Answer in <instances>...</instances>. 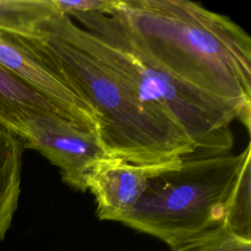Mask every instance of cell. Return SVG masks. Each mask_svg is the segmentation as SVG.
Wrapping results in <instances>:
<instances>
[{"label": "cell", "instance_id": "obj_1", "mask_svg": "<svg viewBox=\"0 0 251 251\" xmlns=\"http://www.w3.org/2000/svg\"><path fill=\"white\" fill-rule=\"evenodd\" d=\"M108 15L168 73L250 110L251 38L229 18L186 0H119Z\"/></svg>", "mask_w": 251, "mask_h": 251}, {"label": "cell", "instance_id": "obj_2", "mask_svg": "<svg viewBox=\"0 0 251 251\" xmlns=\"http://www.w3.org/2000/svg\"><path fill=\"white\" fill-rule=\"evenodd\" d=\"M4 33L54 72L88 106L110 157L154 165L194 155L193 143L170 114L143 99L76 44L58 26L54 16L31 34Z\"/></svg>", "mask_w": 251, "mask_h": 251}, {"label": "cell", "instance_id": "obj_3", "mask_svg": "<svg viewBox=\"0 0 251 251\" xmlns=\"http://www.w3.org/2000/svg\"><path fill=\"white\" fill-rule=\"evenodd\" d=\"M54 21L143 99L170 114L195 147L191 158L228 154L233 146L230 125L235 120L250 129V110L200 91L168 73L136 48L110 15L57 14Z\"/></svg>", "mask_w": 251, "mask_h": 251}, {"label": "cell", "instance_id": "obj_4", "mask_svg": "<svg viewBox=\"0 0 251 251\" xmlns=\"http://www.w3.org/2000/svg\"><path fill=\"white\" fill-rule=\"evenodd\" d=\"M185 158L148 179L144 192L120 222L166 243L170 249L224 224L227 197L250 154Z\"/></svg>", "mask_w": 251, "mask_h": 251}, {"label": "cell", "instance_id": "obj_5", "mask_svg": "<svg viewBox=\"0 0 251 251\" xmlns=\"http://www.w3.org/2000/svg\"><path fill=\"white\" fill-rule=\"evenodd\" d=\"M22 141L24 148L36 150L58 167L63 181L81 192L86 190L84 177L92 165L109 156L96 131L55 114L30 113Z\"/></svg>", "mask_w": 251, "mask_h": 251}, {"label": "cell", "instance_id": "obj_6", "mask_svg": "<svg viewBox=\"0 0 251 251\" xmlns=\"http://www.w3.org/2000/svg\"><path fill=\"white\" fill-rule=\"evenodd\" d=\"M181 162L182 159H177L137 165L110 156L98 160L84 177L86 190L95 198L97 218L120 223L136 205L151 176L177 167Z\"/></svg>", "mask_w": 251, "mask_h": 251}, {"label": "cell", "instance_id": "obj_7", "mask_svg": "<svg viewBox=\"0 0 251 251\" xmlns=\"http://www.w3.org/2000/svg\"><path fill=\"white\" fill-rule=\"evenodd\" d=\"M0 64L59 107L76 126L97 132V122L88 106L54 72L2 31Z\"/></svg>", "mask_w": 251, "mask_h": 251}, {"label": "cell", "instance_id": "obj_8", "mask_svg": "<svg viewBox=\"0 0 251 251\" xmlns=\"http://www.w3.org/2000/svg\"><path fill=\"white\" fill-rule=\"evenodd\" d=\"M34 112L55 114L74 123L59 107L0 64V126L23 140L25 120Z\"/></svg>", "mask_w": 251, "mask_h": 251}, {"label": "cell", "instance_id": "obj_9", "mask_svg": "<svg viewBox=\"0 0 251 251\" xmlns=\"http://www.w3.org/2000/svg\"><path fill=\"white\" fill-rule=\"evenodd\" d=\"M23 150V141L0 126V243L18 209Z\"/></svg>", "mask_w": 251, "mask_h": 251}, {"label": "cell", "instance_id": "obj_10", "mask_svg": "<svg viewBox=\"0 0 251 251\" xmlns=\"http://www.w3.org/2000/svg\"><path fill=\"white\" fill-rule=\"evenodd\" d=\"M57 14L53 0H0V30L31 34Z\"/></svg>", "mask_w": 251, "mask_h": 251}, {"label": "cell", "instance_id": "obj_11", "mask_svg": "<svg viewBox=\"0 0 251 251\" xmlns=\"http://www.w3.org/2000/svg\"><path fill=\"white\" fill-rule=\"evenodd\" d=\"M224 226L234 234L251 240V155H247L227 197Z\"/></svg>", "mask_w": 251, "mask_h": 251}, {"label": "cell", "instance_id": "obj_12", "mask_svg": "<svg viewBox=\"0 0 251 251\" xmlns=\"http://www.w3.org/2000/svg\"><path fill=\"white\" fill-rule=\"evenodd\" d=\"M171 251H251V240L234 234L221 225Z\"/></svg>", "mask_w": 251, "mask_h": 251}, {"label": "cell", "instance_id": "obj_13", "mask_svg": "<svg viewBox=\"0 0 251 251\" xmlns=\"http://www.w3.org/2000/svg\"><path fill=\"white\" fill-rule=\"evenodd\" d=\"M60 14L71 13H99L111 14L117 7L119 0H53Z\"/></svg>", "mask_w": 251, "mask_h": 251}]
</instances>
